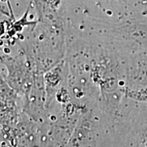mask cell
Listing matches in <instances>:
<instances>
[{
  "label": "cell",
  "mask_w": 147,
  "mask_h": 147,
  "mask_svg": "<svg viewBox=\"0 0 147 147\" xmlns=\"http://www.w3.org/2000/svg\"><path fill=\"white\" fill-rule=\"evenodd\" d=\"M46 1L55 10H56L60 3V0H46Z\"/></svg>",
  "instance_id": "cell-1"
},
{
  "label": "cell",
  "mask_w": 147,
  "mask_h": 147,
  "mask_svg": "<svg viewBox=\"0 0 147 147\" xmlns=\"http://www.w3.org/2000/svg\"><path fill=\"white\" fill-rule=\"evenodd\" d=\"M1 1H8V0H1Z\"/></svg>",
  "instance_id": "cell-2"
}]
</instances>
